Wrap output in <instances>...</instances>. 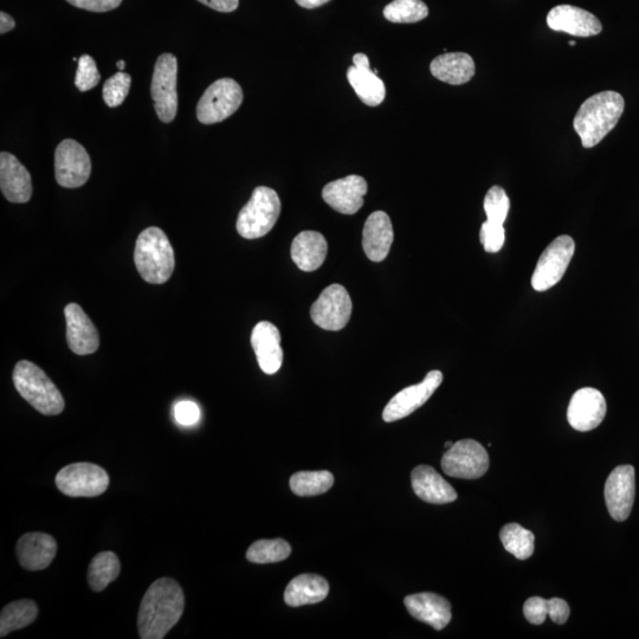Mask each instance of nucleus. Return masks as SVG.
<instances>
[{"label":"nucleus","instance_id":"nucleus-40","mask_svg":"<svg viewBox=\"0 0 639 639\" xmlns=\"http://www.w3.org/2000/svg\"><path fill=\"white\" fill-rule=\"evenodd\" d=\"M200 410L197 404L185 400L174 406V418L178 424L183 426H191L198 422Z\"/></svg>","mask_w":639,"mask_h":639},{"label":"nucleus","instance_id":"nucleus-29","mask_svg":"<svg viewBox=\"0 0 639 639\" xmlns=\"http://www.w3.org/2000/svg\"><path fill=\"white\" fill-rule=\"evenodd\" d=\"M38 616L35 602L29 599L17 600L5 606L0 615V636L5 637L12 631L27 628Z\"/></svg>","mask_w":639,"mask_h":639},{"label":"nucleus","instance_id":"nucleus-6","mask_svg":"<svg viewBox=\"0 0 639 639\" xmlns=\"http://www.w3.org/2000/svg\"><path fill=\"white\" fill-rule=\"evenodd\" d=\"M243 99V90L235 80H217L200 98L197 105V119L204 125L218 124L235 114L241 107Z\"/></svg>","mask_w":639,"mask_h":639},{"label":"nucleus","instance_id":"nucleus-26","mask_svg":"<svg viewBox=\"0 0 639 639\" xmlns=\"http://www.w3.org/2000/svg\"><path fill=\"white\" fill-rule=\"evenodd\" d=\"M328 243L324 235L316 231H303L294 238L292 258L296 266L306 273L318 270L324 264Z\"/></svg>","mask_w":639,"mask_h":639},{"label":"nucleus","instance_id":"nucleus-42","mask_svg":"<svg viewBox=\"0 0 639 639\" xmlns=\"http://www.w3.org/2000/svg\"><path fill=\"white\" fill-rule=\"evenodd\" d=\"M548 605H550V612H548V616L551 617L552 621L560 625L565 624L571 613L570 606H568L565 600L553 598L548 600Z\"/></svg>","mask_w":639,"mask_h":639},{"label":"nucleus","instance_id":"nucleus-44","mask_svg":"<svg viewBox=\"0 0 639 639\" xmlns=\"http://www.w3.org/2000/svg\"><path fill=\"white\" fill-rule=\"evenodd\" d=\"M16 27L15 19L5 12H0V34L4 35L6 32L14 30Z\"/></svg>","mask_w":639,"mask_h":639},{"label":"nucleus","instance_id":"nucleus-34","mask_svg":"<svg viewBox=\"0 0 639 639\" xmlns=\"http://www.w3.org/2000/svg\"><path fill=\"white\" fill-rule=\"evenodd\" d=\"M429 15L428 6L422 0H393L384 9V16L392 23H417Z\"/></svg>","mask_w":639,"mask_h":639},{"label":"nucleus","instance_id":"nucleus-2","mask_svg":"<svg viewBox=\"0 0 639 639\" xmlns=\"http://www.w3.org/2000/svg\"><path fill=\"white\" fill-rule=\"evenodd\" d=\"M623 96L611 90L598 93L587 99L574 118V131L582 139L583 147L599 144L618 124L624 113Z\"/></svg>","mask_w":639,"mask_h":639},{"label":"nucleus","instance_id":"nucleus-3","mask_svg":"<svg viewBox=\"0 0 639 639\" xmlns=\"http://www.w3.org/2000/svg\"><path fill=\"white\" fill-rule=\"evenodd\" d=\"M135 267L147 283L164 284L176 268V257L169 237L157 227L142 231L135 244Z\"/></svg>","mask_w":639,"mask_h":639},{"label":"nucleus","instance_id":"nucleus-47","mask_svg":"<svg viewBox=\"0 0 639 639\" xmlns=\"http://www.w3.org/2000/svg\"><path fill=\"white\" fill-rule=\"evenodd\" d=\"M454 443L453 442H447L445 443V448L450 449L451 447H453Z\"/></svg>","mask_w":639,"mask_h":639},{"label":"nucleus","instance_id":"nucleus-21","mask_svg":"<svg viewBox=\"0 0 639 639\" xmlns=\"http://www.w3.org/2000/svg\"><path fill=\"white\" fill-rule=\"evenodd\" d=\"M19 564L28 571H42L56 557L57 542L49 534L34 532L23 535L17 542Z\"/></svg>","mask_w":639,"mask_h":639},{"label":"nucleus","instance_id":"nucleus-9","mask_svg":"<svg viewBox=\"0 0 639 639\" xmlns=\"http://www.w3.org/2000/svg\"><path fill=\"white\" fill-rule=\"evenodd\" d=\"M56 486L71 497H95L106 492L109 476L105 469L93 463H73L58 471Z\"/></svg>","mask_w":639,"mask_h":639},{"label":"nucleus","instance_id":"nucleus-32","mask_svg":"<svg viewBox=\"0 0 639 639\" xmlns=\"http://www.w3.org/2000/svg\"><path fill=\"white\" fill-rule=\"evenodd\" d=\"M334 476L326 470L299 471L290 479V488L298 496L325 494L333 487Z\"/></svg>","mask_w":639,"mask_h":639},{"label":"nucleus","instance_id":"nucleus-4","mask_svg":"<svg viewBox=\"0 0 639 639\" xmlns=\"http://www.w3.org/2000/svg\"><path fill=\"white\" fill-rule=\"evenodd\" d=\"M12 379L19 395L42 415L57 416L66 408L62 393L53 380L31 361H19Z\"/></svg>","mask_w":639,"mask_h":639},{"label":"nucleus","instance_id":"nucleus-33","mask_svg":"<svg viewBox=\"0 0 639 639\" xmlns=\"http://www.w3.org/2000/svg\"><path fill=\"white\" fill-rule=\"evenodd\" d=\"M292 547L283 539L258 540L249 547L247 559L254 564H274L286 560Z\"/></svg>","mask_w":639,"mask_h":639},{"label":"nucleus","instance_id":"nucleus-24","mask_svg":"<svg viewBox=\"0 0 639 639\" xmlns=\"http://www.w3.org/2000/svg\"><path fill=\"white\" fill-rule=\"evenodd\" d=\"M393 227L391 219L383 211L373 212L367 218L363 231V248L372 262H382L390 253L393 243Z\"/></svg>","mask_w":639,"mask_h":639},{"label":"nucleus","instance_id":"nucleus-20","mask_svg":"<svg viewBox=\"0 0 639 639\" xmlns=\"http://www.w3.org/2000/svg\"><path fill=\"white\" fill-rule=\"evenodd\" d=\"M0 189L11 203H28L32 196V180L27 167L8 152L0 153Z\"/></svg>","mask_w":639,"mask_h":639},{"label":"nucleus","instance_id":"nucleus-35","mask_svg":"<svg viewBox=\"0 0 639 639\" xmlns=\"http://www.w3.org/2000/svg\"><path fill=\"white\" fill-rule=\"evenodd\" d=\"M483 206L487 221L503 225L507 219L509 208H511V202L502 187L493 186L487 192Z\"/></svg>","mask_w":639,"mask_h":639},{"label":"nucleus","instance_id":"nucleus-18","mask_svg":"<svg viewBox=\"0 0 639 639\" xmlns=\"http://www.w3.org/2000/svg\"><path fill=\"white\" fill-rule=\"evenodd\" d=\"M353 62V66L347 70V80L355 94L367 106L382 105L386 96L385 83L376 71L371 70L369 57L365 54H355Z\"/></svg>","mask_w":639,"mask_h":639},{"label":"nucleus","instance_id":"nucleus-31","mask_svg":"<svg viewBox=\"0 0 639 639\" xmlns=\"http://www.w3.org/2000/svg\"><path fill=\"white\" fill-rule=\"evenodd\" d=\"M500 539L505 550L516 559L532 557L535 548L534 534L518 524H508L501 529Z\"/></svg>","mask_w":639,"mask_h":639},{"label":"nucleus","instance_id":"nucleus-14","mask_svg":"<svg viewBox=\"0 0 639 639\" xmlns=\"http://www.w3.org/2000/svg\"><path fill=\"white\" fill-rule=\"evenodd\" d=\"M635 492L634 467L619 466L612 471L605 483L604 496L613 520L622 522L629 518L634 507Z\"/></svg>","mask_w":639,"mask_h":639},{"label":"nucleus","instance_id":"nucleus-37","mask_svg":"<svg viewBox=\"0 0 639 639\" xmlns=\"http://www.w3.org/2000/svg\"><path fill=\"white\" fill-rule=\"evenodd\" d=\"M77 63H79L75 76V86L77 89H79L80 92H88V90L98 86L101 75L94 58L90 55H83Z\"/></svg>","mask_w":639,"mask_h":639},{"label":"nucleus","instance_id":"nucleus-45","mask_svg":"<svg viewBox=\"0 0 639 639\" xmlns=\"http://www.w3.org/2000/svg\"><path fill=\"white\" fill-rule=\"evenodd\" d=\"M328 2H331V0H296V3L305 9H316Z\"/></svg>","mask_w":639,"mask_h":639},{"label":"nucleus","instance_id":"nucleus-12","mask_svg":"<svg viewBox=\"0 0 639 639\" xmlns=\"http://www.w3.org/2000/svg\"><path fill=\"white\" fill-rule=\"evenodd\" d=\"M352 314V300L345 287L332 284L314 302L311 316L314 324L325 331H341L348 324Z\"/></svg>","mask_w":639,"mask_h":639},{"label":"nucleus","instance_id":"nucleus-48","mask_svg":"<svg viewBox=\"0 0 639 639\" xmlns=\"http://www.w3.org/2000/svg\"><path fill=\"white\" fill-rule=\"evenodd\" d=\"M570 45H571V47H574V45H576V42L571 41Z\"/></svg>","mask_w":639,"mask_h":639},{"label":"nucleus","instance_id":"nucleus-5","mask_svg":"<svg viewBox=\"0 0 639 639\" xmlns=\"http://www.w3.org/2000/svg\"><path fill=\"white\" fill-rule=\"evenodd\" d=\"M280 213L281 200L277 192L267 186H258L238 215L237 232L245 240L264 237L273 230Z\"/></svg>","mask_w":639,"mask_h":639},{"label":"nucleus","instance_id":"nucleus-46","mask_svg":"<svg viewBox=\"0 0 639 639\" xmlns=\"http://www.w3.org/2000/svg\"><path fill=\"white\" fill-rule=\"evenodd\" d=\"M116 67H118L120 71H124L126 68V62L121 60L116 63Z\"/></svg>","mask_w":639,"mask_h":639},{"label":"nucleus","instance_id":"nucleus-25","mask_svg":"<svg viewBox=\"0 0 639 639\" xmlns=\"http://www.w3.org/2000/svg\"><path fill=\"white\" fill-rule=\"evenodd\" d=\"M411 482L413 492L425 502L445 505L457 499L456 490L451 487V484L445 481L434 468L425 464L412 470Z\"/></svg>","mask_w":639,"mask_h":639},{"label":"nucleus","instance_id":"nucleus-8","mask_svg":"<svg viewBox=\"0 0 639 639\" xmlns=\"http://www.w3.org/2000/svg\"><path fill=\"white\" fill-rule=\"evenodd\" d=\"M576 251L571 236L555 238L542 253L532 276V287L537 292H546L563 279Z\"/></svg>","mask_w":639,"mask_h":639},{"label":"nucleus","instance_id":"nucleus-30","mask_svg":"<svg viewBox=\"0 0 639 639\" xmlns=\"http://www.w3.org/2000/svg\"><path fill=\"white\" fill-rule=\"evenodd\" d=\"M121 565L118 555L113 552H101L94 557L88 570L90 589L101 592L119 577Z\"/></svg>","mask_w":639,"mask_h":639},{"label":"nucleus","instance_id":"nucleus-1","mask_svg":"<svg viewBox=\"0 0 639 639\" xmlns=\"http://www.w3.org/2000/svg\"><path fill=\"white\" fill-rule=\"evenodd\" d=\"M185 596L171 578H160L148 587L141 600L138 631L142 639H163L182 618Z\"/></svg>","mask_w":639,"mask_h":639},{"label":"nucleus","instance_id":"nucleus-19","mask_svg":"<svg viewBox=\"0 0 639 639\" xmlns=\"http://www.w3.org/2000/svg\"><path fill=\"white\" fill-rule=\"evenodd\" d=\"M547 24L554 31L578 37L597 36L603 29L595 15L572 5L555 6L548 12Z\"/></svg>","mask_w":639,"mask_h":639},{"label":"nucleus","instance_id":"nucleus-39","mask_svg":"<svg viewBox=\"0 0 639 639\" xmlns=\"http://www.w3.org/2000/svg\"><path fill=\"white\" fill-rule=\"evenodd\" d=\"M550 612L548 600L541 597H532L524 605V615L529 623L541 625L546 621Z\"/></svg>","mask_w":639,"mask_h":639},{"label":"nucleus","instance_id":"nucleus-41","mask_svg":"<svg viewBox=\"0 0 639 639\" xmlns=\"http://www.w3.org/2000/svg\"><path fill=\"white\" fill-rule=\"evenodd\" d=\"M67 2L75 6V8L83 10L92 12H108L119 8L122 0H67Z\"/></svg>","mask_w":639,"mask_h":639},{"label":"nucleus","instance_id":"nucleus-17","mask_svg":"<svg viewBox=\"0 0 639 639\" xmlns=\"http://www.w3.org/2000/svg\"><path fill=\"white\" fill-rule=\"evenodd\" d=\"M67 321V341L71 351L77 355L93 354L99 350L100 335L93 321L77 303L64 308Z\"/></svg>","mask_w":639,"mask_h":639},{"label":"nucleus","instance_id":"nucleus-28","mask_svg":"<svg viewBox=\"0 0 639 639\" xmlns=\"http://www.w3.org/2000/svg\"><path fill=\"white\" fill-rule=\"evenodd\" d=\"M328 593L329 585L325 578L318 574H301L288 584L284 591V602L292 608H299L322 602Z\"/></svg>","mask_w":639,"mask_h":639},{"label":"nucleus","instance_id":"nucleus-43","mask_svg":"<svg viewBox=\"0 0 639 639\" xmlns=\"http://www.w3.org/2000/svg\"><path fill=\"white\" fill-rule=\"evenodd\" d=\"M198 2L218 12H225V14L235 11L240 5V0H198Z\"/></svg>","mask_w":639,"mask_h":639},{"label":"nucleus","instance_id":"nucleus-38","mask_svg":"<svg viewBox=\"0 0 639 639\" xmlns=\"http://www.w3.org/2000/svg\"><path fill=\"white\" fill-rule=\"evenodd\" d=\"M480 240L487 253H499L506 240L505 228H503L502 224L486 221L481 227Z\"/></svg>","mask_w":639,"mask_h":639},{"label":"nucleus","instance_id":"nucleus-36","mask_svg":"<svg viewBox=\"0 0 639 639\" xmlns=\"http://www.w3.org/2000/svg\"><path fill=\"white\" fill-rule=\"evenodd\" d=\"M132 77L124 71H119L103 85V101L109 108L119 107L124 103L131 89Z\"/></svg>","mask_w":639,"mask_h":639},{"label":"nucleus","instance_id":"nucleus-23","mask_svg":"<svg viewBox=\"0 0 639 639\" xmlns=\"http://www.w3.org/2000/svg\"><path fill=\"white\" fill-rule=\"evenodd\" d=\"M404 604L413 618L438 631L447 628L453 617L448 600L436 593L423 592L408 596L404 599Z\"/></svg>","mask_w":639,"mask_h":639},{"label":"nucleus","instance_id":"nucleus-16","mask_svg":"<svg viewBox=\"0 0 639 639\" xmlns=\"http://www.w3.org/2000/svg\"><path fill=\"white\" fill-rule=\"evenodd\" d=\"M369 186L360 176H348L329 183L322 190V198L332 209L342 215H354L364 205Z\"/></svg>","mask_w":639,"mask_h":639},{"label":"nucleus","instance_id":"nucleus-10","mask_svg":"<svg viewBox=\"0 0 639 639\" xmlns=\"http://www.w3.org/2000/svg\"><path fill=\"white\" fill-rule=\"evenodd\" d=\"M442 469L455 479H480L489 469V455L479 442L458 441L443 455Z\"/></svg>","mask_w":639,"mask_h":639},{"label":"nucleus","instance_id":"nucleus-22","mask_svg":"<svg viewBox=\"0 0 639 639\" xmlns=\"http://www.w3.org/2000/svg\"><path fill=\"white\" fill-rule=\"evenodd\" d=\"M251 345H253L258 365L264 373L275 374L281 369L283 363L281 334L275 325L268 321L257 324L251 333Z\"/></svg>","mask_w":639,"mask_h":639},{"label":"nucleus","instance_id":"nucleus-11","mask_svg":"<svg viewBox=\"0 0 639 639\" xmlns=\"http://www.w3.org/2000/svg\"><path fill=\"white\" fill-rule=\"evenodd\" d=\"M92 160L85 147L73 139H66L55 151V177L58 185L77 189L88 182Z\"/></svg>","mask_w":639,"mask_h":639},{"label":"nucleus","instance_id":"nucleus-7","mask_svg":"<svg viewBox=\"0 0 639 639\" xmlns=\"http://www.w3.org/2000/svg\"><path fill=\"white\" fill-rule=\"evenodd\" d=\"M178 60L170 53L158 57L151 85L154 109L160 121L170 124L178 113Z\"/></svg>","mask_w":639,"mask_h":639},{"label":"nucleus","instance_id":"nucleus-13","mask_svg":"<svg viewBox=\"0 0 639 639\" xmlns=\"http://www.w3.org/2000/svg\"><path fill=\"white\" fill-rule=\"evenodd\" d=\"M443 382L441 371H431L426 374L421 384L406 387L397 393L389 404L385 406L383 419L386 423L397 422L411 415L428 402Z\"/></svg>","mask_w":639,"mask_h":639},{"label":"nucleus","instance_id":"nucleus-27","mask_svg":"<svg viewBox=\"0 0 639 639\" xmlns=\"http://www.w3.org/2000/svg\"><path fill=\"white\" fill-rule=\"evenodd\" d=\"M431 74L436 79L460 86L468 83L475 75L473 57L466 53H448L435 58L430 64Z\"/></svg>","mask_w":639,"mask_h":639},{"label":"nucleus","instance_id":"nucleus-15","mask_svg":"<svg viewBox=\"0 0 639 639\" xmlns=\"http://www.w3.org/2000/svg\"><path fill=\"white\" fill-rule=\"evenodd\" d=\"M606 411L608 408L603 393L592 387H584L574 393L568 405V423L574 430L591 431L602 424Z\"/></svg>","mask_w":639,"mask_h":639}]
</instances>
